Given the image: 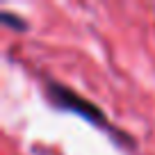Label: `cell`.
Segmentation results:
<instances>
[{
	"mask_svg": "<svg viewBox=\"0 0 155 155\" xmlns=\"http://www.w3.org/2000/svg\"><path fill=\"white\" fill-rule=\"evenodd\" d=\"M48 94H50V98H53V103H57L59 107H64V110H68V112H75V114L84 116L89 121L98 123V126H107L105 116L98 112V107L91 105L89 101H84V98H80L75 91L64 89V87H59V84H50Z\"/></svg>",
	"mask_w": 155,
	"mask_h": 155,
	"instance_id": "1",
	"label": "cell"
}]
</instances>
